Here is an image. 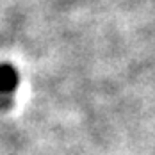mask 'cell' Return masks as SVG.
I'll use <instances>...</instances> for the list:
<instances>
[{
	"mask_svg": "<svg viewBox=\"0 0 155 155\" xmlns=\"http://www.w3.org/2000/svg\"><path fill=\"white\" fill-rule=\"evenodd\" d=\"M20 84V75L13 64H0V109L11 105V98Z\"/></svg>",
	"mask_w": 155,
	"mask_h": 155,
	"instance_id": "cell-1",
	"label": "cell"
}]
</instances>
